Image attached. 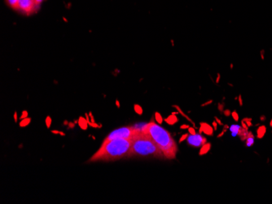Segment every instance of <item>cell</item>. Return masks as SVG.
<instances>
[{
	"label": "cell",
	"instance_id": "1",
	"mask_svg": "<svg viewBox=\"0 0 272 204\" xmlns=\"http://www.w3.org/2000/svg\"><path fill=\"white\" fill-rule=\"evenodd\" d=\"M131 145V139L117 138L108 142H103L101 147L93 154L88 162L114 161L126 157H130Z\"/></svg>",
	"mask_w": 272,
	"mask_h": 204
},
{
	"label": "cell",
	"instance_id": "2",
	"mask_svg": "<svg viewBox=\"0 0 272 204\" xmlns=\"http://www.w3.org/2000/svg\"><path fill=\"white\" fill-rule=\"evenodd\" d=\"M145 133L156 144L164 158L174 159L178 152V146L169 132L157 124L151 121L147 125Z\"/></svg>",
	"mask_w": 272,
	"mask_h": 204
},
{
	"label": "cell",
	"instance_id": "3",
	"mask_svg": "<svg viewBox=\"0 0 272 204\" xmlns=\"http://www.w3.org/2000/svg\"><path fill=\"white\" fill-rule=\"evenodd\" d=\"M130 157H155L164 158V155L154 141L145 132H137L131 139Z\"/></svg>",
	"mask_w": 272,
	"mask_h": 204
},
{
	"label": "cell",
	"instance_id": "4",
	"mask_svg": "<svg viewBox=\"0 0 272 204\" xmlns=\"http://www.w3.org/2000/svg\"><path fill=\"white\" fill-rule=\"evenodd\" d=\"M137 134L136 129L134 126L132 127H123L117 129L114 131H112L108 136L104 139V142H108V141L114 140L117 138L123 139H132L133 137Z\"/></svg>",
	"mask_w": 272,
	"mask_h": 204
},
{
	"label": "cell",
	"instance_id": "5",
	"mask_svg": "<svg viewBox=\"0 0 272 204\" xmlns=\"http://www.w3.org/2000/svg\"><path fill=\"white\" fill-rule=\"evenodd\" d=\"M38 5L36 0H19L17 8L25 13H30L36 9Z\"/></svg>",
	"mask_w": 272,
	"mask_h": 204
},
{
	"label": "cell",
	"instance_id": "6",
	"mask_svg": "<svg viewBox=\"0 0 272 204\" xmlns=\"http://www.w3.org/2000/svg\"><path fill=\"white\" fill-rule=\"evenodd\" d=\"M187 142L189 145L193 146L195 147H199V146H202L204 144L206 143V138H204L203 136H201L200 134H193V135H190L187 138Z\"/></svg>",
	"mask_w": 272,
	"mask_h": 204
},
{
	"label": "cell",
	"instance_id": "7",
	"mask_svg": "<svg viewBox=\"0 0 272 204\" xmlns=\"http://www.w3.org/2000/svg\"><path fill=\"white\" fill-rule=\"evenodd\" d=\"M200 132H201V133L204 132V133L205 134H207V135H212L213 133V129H212V127H211L209 125H208V124L202 123V124H201V129H200Z\"/></svg>",
	"mask_w": 272,
	"mask_h": 204
},
{
	"label": "cell",
	"instance_id": "8",
	"mask_svg": "<svg viewBox=\"0 0 272 204\" xmlns=\"http://www.w3.org/2000/svg\"><path fill=\"white\" fill-rule=\"evenodd\" d=\"M242 129V127H240V125H231V128H230V130H231V134L233 136H236V135H240V131Z\"/></svg>",
	"mask_w": 272,
	"mask_h": 204
},
{
	"label": "cell",
	"instance_id": "9",
	"mask_svg": "<svg viewBox=\"0 0 272 204\" xmlns=\"http://www.w3.org/2000/svg\"><path fill=\"white\" fill-rule=\"evenodd\" d=\"M266 128L264 125H262L258 129V131H257V136L258 138H262L264 135L266 134Z\"/></svg>",
	"mask_w": 272,
	"mask_h": 204
},
{
	"label": "cell",
	"instance_id": "10",
	"mask_svg": "<svg viewBox=\"0 0 272 204\" xmlns=\"http://www.w3.org/2000/svg\"><path fill=\"white\" fill-rule=\"evenodd\" d=\"M210 144L209 143H205V144H204L202 146H201V150L200 151V154H206L207 152L210 149Z\"/></svg>",
	"mask_w": 272,
	"mask_h": 204
},
{
	"label": "cell",
	"instance_id": "11",
	"mask_svg": "<svg viewBox=\"0 0 272 204\" xmlns=\"http://www.w3.org/2000/svg\"><path fill=\"white\" fill-rule=\"evenodd\" d=\"M254 135H253L251 133H249V134H248L247 140H246V146H253V144H254Z\"/></svg>",
	"mask_w": 272,
	"mask_h": 204
},
{
	"label": "cell",
	"instance_id": "12",
	"mask_svg": "<svg viewBox=\"0 0 272 204\" xmlns=\"http://www.w3.org/2000/svg\"><path fill=\"white\" fill-rule=\"evenodd\" d=\"M165 121H166L168 124H169V125H174V123H176L177 121H178V119H177L176 116H174V115H172V116H170L169 117H168V118L165 120Z\"/></svg>",
	"mask_w": 272,
	"mask_h": 204
},
{
	"label": "cell",
	"instance_id": "13",
	"mask_svg": "<svg viewBox=\"0 0 272 204\" xmlns=\"http://www.w3.org/2000/svg\"><path fill=\"white\" fill-rule=\"evenodd\" d=\"M7 1L10 4V6H12V7H16V8H17V7H18L19 0H7Z\"/></svg>",
	"mask_w": 272,
	"mask_h": 204
},
{
	"label": "cell",
	"instance_id": "14",
	"mask_svg": "<svg viewBox=\"0 0 272 204\" xmlns=\"http://www.w3.org/2000/svg\"><path fill=\"white\" fill-rule=\"evenodd\" d=\"M135 111H136V112H137L138 114H142L143 113L142 107H140L139 105H135Z\"/></svg>",
	"mask_w": 272,
	"mask_h": 204
},
{
	"label": "cell",
	"instance_id": "15",
	"mask_svg": "<svg viewBox=\"0 0 272 204\" xmlns=\"http://www.w3.org/2000/svg\"><path fill=\"white\" fill-rule=\"evenodd\" d=\"M231 116H232V117H233L234 120H236V121H238V120H239V116H238V114L236 111H232V112H231Z\"/></svg>",
	"mask_w": 272,
	"mask_h": 204
},
{
	"label": "cell",
	"instance_id": "16",
	"mask_svg": "<svg viewBox=\"0 0 272 204\" xmlns=\"http://www.w3.org/2000/svg\"><path fill=\"white\" fill-rule=\"evenodd\" d=\"M156 120H157V122L158 123H161L162 122V118H161V116H160V114L159 113H156Z\"/></svg>",
	"mask_w": 272,
	"mask_h": 204
},
{
	"label": "cell",
	"instance_id": "17",
	"mask_svg": "<svg viewBox=\"0 0 272 204\" xmlns=\"http://www.w3.org/2000/svg\"><path fill=\"white\" fill-rule=\"evenodd\" d=\"M189 131H190V134L193 135V134H196V131H195L194 129H192V128H189Z\"/></svg>",
	"mask_w": 272,
	"mask_h": 204
},
{
	"label": "cell",
	"instance_id": "18",
	"mask_svg": "<svg viewBox=\"0 0 272 204\" xmlns=\"http://www.w3.org/2000/svg\"><path fill=\"white\" fill-rule=\"evenodd\" d=\"M188 134H184V135H183V137H182V138L180 139V142H183V140H184V139H186V138H188Z\"/></svg>",
	"mask_w": 272,
	"mask_h": 204
},
{
	"label": "cell",
	"instance_id": "19",
	"mask_svg": "<svg viewBox=\"0 0 272 204\" xmlns=\"http://www.w3.org/2000/svg\"><path fill=\"white\" fill-rule=\"evenodd\" d=\"M224 114H225V115H226V116H230V115H231V112H230V111H229V110H226V111H225Z\"/></svg>",
	"mask_w": 272,
	"mask_h": 204
},
{
	"label": "cell",
	"instance_id": "20",
	"mask_svg": "<svg viewBox=\"0 0 272 204\" xmlns=\"http://www.w3.org/2000/svg\"><path fill=\"white\" fill-rule=\"evenodd\" d=\"M189 126L188 125H183V126H181V129H188Z\"/></svg>",
	"mask_w": 272,
	"mask_h": 204
},
{
	"label": "cell",
	"instance_id": "21",
	"mask_svg": "<svg viewBox=\"0 0 272 204\" xmlns=\"http://www.w3.org/2000/svg\"><path fill=\"white\" fill-rule=\"evenodd\" d=\"M213 127H214V130H216V129H217V123L213 122Z\"/></svg>",
	"mask_w": 272,
	"mask_h": 204
},
{
	"label": "cell",
	"instance_id": "22",
	"mask_svg": "<svg viewBox=\"0 0 272 204\" xmlns=\"http://www.w3.org/2000/svg\"><path fill=\"white\" fill-rule=\"evenodd\" d=\"M215 120H217V123H218V124H220V125H222V123L221 122V120H218V119L217 118V117H216V118H215Z\"/></svg>",
	"mask_w": 272,
	"mask_h": 204
},
{
	"label": "cell",
	"instance_id": "23",
	"mask_svg": "<svg viewBox=\"0 0 272 204\" xmlns=\"http://www.w3.org/2000/svg\"><path fill=\"white\" fill-rule=\"evenodd\" d=\"M239 101H240V106H242L243 102H242V100H241V97H240V98H239Z\"/></svg>",
	"mask_w": 272,
	"mask_h": 204
},
{
	"label": "cell",
	"instance_id": "24",
	"mask_svg": "<svg viewBox=\"0 0 272 204\" xmlns=\"http://www.w3.org/2000/svg\"><path fill=\"white\" fill-rule=\"evenodd\" d=\"M36 1H37V2H38V4H39V3H40V2H41L43 0H36Z\"/></svg>",
	"mask_w": 272,
	"mask_h": 204
},
{
	"label": "cell",
	"instance_id": "25",
	"mask_svg": "<svg viewBox=\"0 0 272 204\" xmlns=\"http://www.w3.org/2000/svg\"><path fill=\"white\" fill-rule=\"evenodd\" d=\"M261 120H265V117H264V116H262V119H261Z\"/></svg>",
	"mask_w": 272,
	"mask_h": 204
},
{
	"label": "cell",
	"instance_id": "26",
	"mask_svg": "<svg viewBox=\"0 0 272 204\" xmlns=\"http://www.w3.org/2000/svg\"><path fill=\"white\" fill-rule=\"evenodd\" d=\"M270 127H272V120H271V121H270Z\"/></svg>",
	"mask_w": 272,
	"mask_h": 204
}]
</instances>
